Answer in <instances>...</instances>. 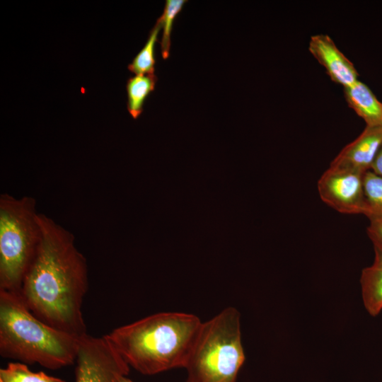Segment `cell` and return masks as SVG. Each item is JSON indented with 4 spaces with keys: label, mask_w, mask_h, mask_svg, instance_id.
Returning <instances> with one entry per match:
<instances>
[{
    "label": "cell",
    "mask_w": 382,
    "mask_h": 382,
    "mask_svg": "<svg viewBox=\"0 0 382 382\" xmlns=\"http://www.w3.org/2000/svg\"><path fill=\"white\" fill-rule=\"evenodd\" d=\"M75 363V382H120L129 371V366L105 335L82 336Z\"/></svg>",
    "instance_id": "obj_6"
},
{
    "label": "cell",
    "mask_w": 382,
    "mask_h": 382,
    "mask_svg": "<svg viewBox=\"0 0 382 382\" xmlns=\"http://www.w3.org/2000/svg\"><path fill=\"white\" fill-rule=\"evenodd\" d=\"M364 215L369 221L382 220V177L371 170L364 175Z\"/></svg>",
    "instance_id": "obj_13"
},
{
    "label": "cell",
    "mask_w": 382,
    "mask_h": 382,
    "mask_svg": "<svg viewBox=\"0 0 382 382\" xmlns=\"http://www.w3.org/2000/svg\"><path fill=\"white\" fill-rule=\"evenodd\" d=\"M349 106L361 117L369 127H382V103L371 89L359 80L344 88Z\"/></svg>",
    "instance_id": "obj_10"
},
{
    "label": "cell",
    "mask_w": 382,
    "mask_h": 382,
    "mask_svg": "<svg viewBox=\"0 0 382 382\" xmlns=\"http://www.w3.org/2000/svg\"><path fill=\"white\" fill-rule=\"evenodd\" d=\"M157 81L153 74L135 75L127 82V110L134 119L143 111V106L148 96L154 90Z\"/></svg>",
    "instance_id": "obj_12"
},
{
    "label": "cell",
    "mask_w": 382,
    "mask_h": 382,
    "mask_svg": "<svg viewBox=\"0 0 382 382\" xmlns=\"http://www.w3.org/2000/svg\"><path fill=\"white\" fill-rule=\"evenodd\" d=\"M371 170L376 175L382 177V146H381L374 159Z\"/></svg>",
    "instance_id": "obj_18"
},
{
    "label": "cell",
    "mask_w": 382,
    "mask_h": 382,
    "mask_svg": "<svg viewBox=\"0 0 382 382\" xmlns=\"http://www.w3.org/2000/svg\"><path fill=\"white\" fill-rule=\"evenodd\" d=\"M161 28V24L157 20L149 33L145 45L134 58L132 63L128 65L127 68L130 72L135 75L154 74L155 45Z\"/></svg>",
    "instance_id": "obj_14"
},
{
    "label": "cell",
    "mask_w": 382,
    "mask_h": 382,
    "mask_svg": "<svg viewBox=\"0 0 382 382\" xmlns=\"http://www.w3.org/2000/svg\"><path fill=\"white\" fill-rule=\"evenodd\" d=\"M41 239L20 294L29 310L50 326L81 337L87 334L82 313L88 289V264L74 234L39 213Z\"/></svg>",
    "instance_id": "obj_1"
},
{
    "label": "cell",
    "mask_w": 382,
    "mask_h": 382,
    "mask_svg": "<svg viewBox=\"0 0 382 382\" xmlns=\"http://www.w3.org/2000/svg\"><path fill=\"white\" fill-rule=\"evenodd\" d=\"M366 232L374 250L382 254V220L370 221Z\"/></svg>",
    "instance_id": "obj_17"
},
{
    "label": "cell",
    "mask_w": 382,
    "mask_h": 382,
    "mask_svg": "<svg viewBox=\"0 0 382 382\" xmlns=\"http://www.w3.org/2000/svg\"><path fill=\"white\" fill-rule=\"evenodd\" d=\"M186 2L185 0H167L162 15L157 19L162 28L161 49L163 59L169 57L174 21Z\"/></svg>",
    "instance_id": "obj_16"
},
{
    "label": "cell",
    "mask_w": 382,
    "mask_h": 382,
    "mask_svg": "<svg viewBox=\"0 0 382 382\" xmlns=\"http://www.w3.org/2000/svg\"><path fill=\"white\" fill-rule=\"evenodd\" d=\"M372 264L361 271L360 285L366 311L376 316L382 311V254L374 250Z\"/></svg>",
    "instance_id": "obj_11"
},
{
    "label": "cell",
    "mask_w": 382,
    "mask_h": 382,
    "mask_svg": "<svg viewBox=\"0 0 382 382\" xmlns=\"http://www.w3.org/2000/svg\"><path fill=\"white\" fill-rule=\"evenodd\" d=\"M80 339L36 317L20 292L0 289L2 357L58 369L75 362Z\"/></svg>",
    "instance_id": "obj_3"
},
{
    "label": "cell",
    "mask_w": 382,
    "mask_h": 382,
    "mask_svg": "<svg viewBox=\"0 0 382 382\" xmlns=\"http://www.w3.org/2000/svg\"><path fill=\"white\" fill-rule=\"evenodd\" d=\"M308 50L325 67L332 81L344 88L358 81V73L352 62L338 49L334 41L325 34L311 36Z\"/></svg>",
    "instance_id": "obj_8"
},
{
    "label": "cell",
    "mask_w": 382,
    "mask_h": 382,
    "mask_svg": "<svg viewBox=\"0 0 382 382\" xmlns=\"http://www.w3.org/2000/svg\"><path fill=\"white\" fill-rule=\"evenodd\" d=\"M0 382H65L43 371L33 372L22 362H10L0 369Z\"/></svg>",
    "instance_id": "obj_15"
},
{
    "label": "cell",
    "mask_w": 382,
    "mask_h": 382,
    "mask_svg": "<svg viewBox=\"0 0 382 382\" xmlns=\"http://www.w3.org/2000/svg\"><path fill=\"white\" fill-rule=\"evenodd\" d=\"M202 323L193 314L161 312L105 336L129 366L153 375L185 368Z\"/></svg>",
    "instance_id": "obj_2"
},
{
    "label": "cell",
    "mask_w": 382,
    "mask_h": 382,
    "mask_svg": "<svg viewBox=\"0 0 382 382\" xmlns=\"http://www.w3.org/2000/svg\"><path fill=\"white\" fill-rule=\"evenodd\" d=\"M364 173L330 165L318 181L320 197L340 213L364 215Z\"/></svg>",
    "instance_id": "obj_7"
},
{
    "label": "cell",
    "mask_w": 382,
    "mask_h": 382,
    "mask_svg": "<svg viewBox=\"0 0 382 382\" xmlns=\"http://www.w3.org/2000/svg\"><path fill=\"white\" fill-rule=\"evenodd\" d=\"M381 146L382 127L366 126L359 137L341 150L330 166L364 173L371 170Z\"/></svg>",
    "instance_id": "obj_9"
},
{
    "label": "cell",
    "mask_w": 382,
    "mask_h": 382,
    "mask_svg": "<svg viewBox=\"0 0 382 382\" xmlns=\"http://www.w3.org/2000/svg\"><path fill=\"white\" fill-rule=\"evenodd\" d=\"M31 196L0 195V289L20 292L37 250L41 229Z\"/></svg>",
    "instance_id": "obj_5"
},
{
    "label": "cell",
    "mask_w": 382,
    "mask_h": 382,
    "mask_svg": "<svg viewBox=\"0 0 382 382\" xmlns=\"http://www.w3.org/2000/svg\"><path fill=\"white\" fill-rule=\"evenodd\" d=\"M120 382H134V381H132V380H130L129 378H128L127 376H123V377L121 378Z\"/></svg>",
    "instance_id": "obj_19"
},
{
    "label": "cell",
    "mask_w": 382,
    "mask_h": 382,
    "mask_svg": "<svg viewBox=\"0 0 382 382\" xmlns=\"http://www.w3.org/2000/svg\"><path fill=\"white\" fill-rule=\"evenodd\" d=\"M245 359L240 313L227 307L202 322L185 366L186 382H236Z\"/></svg>",
    "instance_id": "obj_4"
}]
</instances>
